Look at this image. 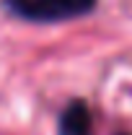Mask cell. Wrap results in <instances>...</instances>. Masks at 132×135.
<instances>
[{
  "mask_svg": "<svg viewBox=\"0 0 132 135\" xmlns=\"http://www.w3.org/2000/svg\"><path fill=\"white\" fill-rule=\"evenodd\" d=\"M91 112L83 101L70 104L60 117V135H91Z\"/></svg>",
  "mask_w": 132,
  "mask_h": 135,
  "instance_id": "cell-2",
  "label": "cell"
},
{
  "mask_svg": "<svg viewBox=\"0 0 132 135\" xmlns=\"http://www.w3.org/2000/svg\"><path fill=\"white\" fill-rule=\"evenodd\" d=\"M96 0H11V8L29 21H65L83 16L93 8Z\"/></svg>",
  "mask_w": 132,
  "mask_h": 135,
  "instance_id": "cell-1",
  "label": "cell"
}]
</instances>
